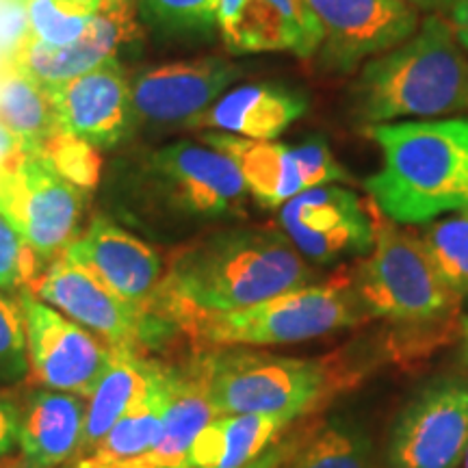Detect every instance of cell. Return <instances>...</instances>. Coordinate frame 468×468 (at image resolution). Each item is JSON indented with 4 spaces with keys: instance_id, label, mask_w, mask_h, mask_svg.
Here are the masks:
<instances>
[{
    "instance_id": "obj_1",
    "label": "cell",
    "mask_w": 468,
    "mask_h": 468,
    "mask_svg": "<svg viewBox=\"0 0 468 468\" xmlns=\"http://www.w3.org/2000/svg\"><path fill=\"white\" fill-rule=\"evenodd\" d=\"M306 259L276 228H230L186 245L169 262L154 313L183 330L313 284Z\"/></svg>"
},
{
    "instance_id": "obj_2",
    "label": "cell",
    "mask_w": 468,
    "mask_h": 468,
    "mask_svg": "<svg viewBox=\"0 0 468 468\" xmlns=\"http://www.w3.org/2000/svg\"><path fill=\"white\" fill-rule=\"evenodd\" d=\"M384 165L365 180L395 224H430L468 210V120L399 122L368 128Z\"/></svg>"
},
{
    "instance_id": "obj_3",
    "label": "cell",
    "mask_w": 468,
    "mask_h": 468,
    "mask_svg": "<svg viewBox=\"0 0 468 468\" xmlns=\"http://www.w3.org/2000/svg\"><path fill=\"white\" fill-rule=\"evenodd\" d=\"M356 102L371 124L466 109L468 61L452 25L430 16L412 37L373 57L356 83Z\"/></svg>"
},
{
    "instance_id": "obj_4",
    "label": "cell",
    "mask_w": 468,
    "mask_h": 468,
    "mask_svg": "<svg viewBox=\"0 0 468 468\" xmlns=\"http://www.w3.org/2000/svg\"><path fill=\"white\" fill-rule=\"evenodd\" d=\"M202 367L215 417L261 414L291 423L317 408L330 390V371L319 360L219 347L202 356Z\"/></svg>"
},
{
    "instance_id": "obj_5",
    "label": "cell",
    "mask_w": 468,
    "mask_h": 468,
    "mask_svg": "<svg viewBox=\"0 0 468 468\" xmlns=\"http://www.w3.org/2000/svg\"><path fill=\"white\" fill-rule=\"evenodd\" d=\"M367 319L354 286L306 284L234 313L191 321L183 330L213 347H267L313 341Z\"/></svg>"
},
{
    "instance_id": "obj_6",
    "label": "cell",
    "mask_w": 468,
    "mask_h": 468,
    "mask_svg": "<svg viewBox=\"0 0 468 468\" xmlns=\"http://www.w3.org/2000/svg\"><path fill=\"white\" fill-rule=\"evenodd\" d=\"M354 292L367 317L397 324H434L449 317L460 300L425 243L393 224L376 226V243L356 271Z\"/></svg>"
},
{
    "instance_id": "obj_7",
    "label": "cell",
    "mask_w": 468,
    "mask_h": 468,
    "mask_svg": "<svg viewBox=\"0 0 468 468\" xmlns=\"http://www.w3.org/2000/svg\"><path fill=\"white\" fill-rule=\"evenodd\" d=\"M83 189L57 172L42 152L11 148L0 156V215L25 237L42 262L76 239Z\"/></svg>"
},
{
    "instance_id": "obj_8",
    "label": "cell",
    "mask_w": 468,
    "mask_h": 468,
    "mask_svg": "<svg viewBox=\"0 0 468 468\" xmlns=\"http://www.w3.org/2000/svg\"><path fill=\"white\" fill-rule=\"evenodd\" d=\"M33 286L35 297L66 313L93 335L102 336L109 347L137 351L144 345L161 341L174 330V325L159 314L122 300L63 251Z\"/></svg>"
},
{
    "instance_id": "obj_9",
    "label": "cell",
    "mask_w": 468,
    "mask_h": 468,
    "mask_svg": "<svg viewBox=\"0 0 468 468\" xmlns=\"http://www.w3.org/2000/svg\"><path fill=\"white\" fill-rule=\"evenodd\" d=\"M144 176L163 207L186 218L241 215L248 197L230 156L207 144L178 142L152 152Z\"/></svg>"
},
{
    "instance_id": "obj_10",
    "label": "cell",
    "mask_w": 468,
    "mask_h": 468,
    "mask_svg": "<svg viewBox=\"0 0 468 468\" xmlns=\"http://www.w3.org/2000/svg\"><path fill=\"white\" fill-rule=\"evenodd\" d=\"M468 447V382L442 378L403 408L386 449V468H458Z\"/></svg>"
},
{
    "instance_id": "obj_11",
    "label": "cell",
    "mask_w": 468,
    "mask_h": 468,
    "mask_svg": "<svg viewBox=\"0 0 468 468\" xmlns=\"http://www.w3.org/2000/svg\"><path fill=\"white\" fill-rule=\"evenodd\" d=\"M27 327L28 365L50 390L90 397L113 358V347L98 341L83 325L25 291L20 295Z\"/></svg>"
},
{
    "instance_id": "obj_12",
    "label": "cell",
    "mask_w": 468,
    "mask_h": 468,
    "mask_svg": "<svg viewBox=\"0 0 468 468\" xmlns=\"http://www.w3.org/2000/svg\"><path fill=\"white\" fill-rule=\"evenodd\" d=\"M280 230L306 261L317 265L365 256L376 243V224L358 193L324 185L280 207Z\"/></svg>"
},
{
    "instance_id": "obj_13",
    "label": "cell",
    "mask_w": 468,
    "mask_h": 468,
    "mask_svg": "<svg viewBox=\"0 0 468 468\" xmlns=\"http://www.w3.org/2000/svg\"><path fill=\"white\" fill-rule=\"evenodd\" d=\"M324 28L321 55L332 69L349 72L414 35L417 9L403 0H306Z\"/></svg>"
},
{
    "instance_id": "obj_14",
    "label": "cell",
    "mask_w": 468,
    "mask_h": 468,
    "mask_svg": "<svg viewBox=\"0 0 468 468\" xmlns=\"http://www.w3.org/2000/svg\"><path fill=\"white\" fill-rule=\"evenodd\" d=\"M137 37V22L131 0H102L91 25L79 39L63 46H50L22 35L11 52V66L44 90H57L76 76L102 66L122 44Z\"/></svg>"
},
{
    "instance_id": "obj_15",
    "label": "cell",
    "mask_w": 468,
    "mask_h": 468,
    "mask_svg": "<svg viewBox=\"0 0 468 468\" xmlns=\"http://www.w3.org/2000/svg\"><path fill=\"white\" fill-rule=\"evenodd\" d=\"M63 254L93 273L122 300L154 313V300L165 269L156 250L142 239L98 215Z\"/></svg>"
},
{
    "instance_id": "obj_16",
    "label": "cell",
    "mask_w": 468,
    "mask_h": 468,
    "mask_svg": "<svg viewBox=\"0 0 468 468\" xmlns=\"http://www.w3.org/2000/svg\"><path fill=\"white\" fill-rule=\"evenodd\" d=\"M241 74V68L221 57L144 69L131 83L133 113L152 124H191Z\"/></svg>"
},
{
    "instance_id": "obj_17",
    "label": "cell",
    "mask_w": 468,
    "mask_h": 468,
    "mask_svg": "<svg viewBox=\"0 0 468 468\" xmlns=\"http://www.w3.org/2000/svg\"><path fill=\"white\" fill-rule=\"evenodd\" d=\"M50 98L58 128L93 148L120 144L134 117L131 83L117 57L50 90Z\"/></svg>"
},
{
    "instance_id": "obj_18",
    "label": "cell",
    "mask_w": 468,
    "mask_h": 468,
    "mask_svg": "<svg viewBox=\"0 0 468 468\" xmlns=\"http://www.w3.org/2000/svg\"><path fill=\"white\" fill-rule=\"evenodd\" d=\"M218 27L228 50L314 55L324 44V28L306 0H219Z\"/></svg>"
},
{
    "instance_id": "obj_19",
    "label": "cell",
    "mask_w": 468,
    "mask_h": 468,
    "mask_svg": "<svg viewBox=\"0 0 468 468\" xmlns=\"http://www.w3.org/2000/svg\"><path fill=\"white\" fill-rule=\"evenodd\" d=\"M306 96L282 85H243L226 91L189 126L218 128L226 134L276 142L306 113Z\"/></svg>"
},
{
    "instance_id": "obj_20",
    "label": "cell",
    "mask_w": 468,
    "mask_h": 468,
    "mask_svg": "<svg viewBox=\"0 0 468 468\" xmlns=\"http://www.w3.org/2000/svg\"><path fill=\"white\" fill-rule=\"evenodd\" d=\"M87 406L83 397L42 390L20 414V468H58L80 452Z\"/></svg>"
},
{
    "instance_id": "obj_21",
    "label": "cell",
    "mask_w": 468,
    "mask_h": 468,
    "mask_svg": "<svg viewBox=\"0 0 468 468\" xmlns=\"http://www.w3.org/2000/svg\"><path fill=\"white\" fill-rule=\"evenodd\" d=\"M215 419L202 358L186 368L167 367L165 408L159 438L131 468H180L197 434Z\"/></svg>"
},
{
    "instance_id": "obj_22",
    "label": "cell",
    "mask_w": 468,
    "mask_h": 468,
    "mask_svg": "<svg viewBox=\"0 0 468 468\" xmlns=\"http://www.w3.org/2000/svg\"><path fill=\"white\" fill-rule=\"evenodd\" d=\"M202 144L224 152L243 176L248 193L265 208H280L291 197L306 191L295 148L278 142L234 137L226 133H207Z\"/></svg>"
},
{
    "instance_id": "obj_23",
    "label": "cell",
    "mask_w": 468,
    "mask_h": 468,
    "mask_svg": "<svg viewBox=\"0 0 468 468\" xmlns=\"http://www.w3.org/2000/svg\"><path fill=\"white\" fill-rule=\"evenodd\" d=\"M159 373L161 365L142 358L137 351L113 347V358L107 373L90 395L83 444L76 455L91 452L109 434L111 427L148 395Z\"/></svg>"
},
{
    "instance_id": "obj_24",
    "label": "cell",
    "mask_w": 468,
    "mask_h": 468,
    "mask_svg": "<svg viewBox=\"0 0 468 468\" xmlns=\"http://www.w3.org/2000/svg\"><path fill=\"white\" fill-rule=\"evenodd\" d=\"M286 419L261 414L215 417L197 434L180 468H243L271 447Z\"/></svg>"
},
{
    "instance_id": "obj_25",
    "label": "cell",
    "mask_w": 468,
    "mask_h": 468,
    "mask_svg": "<svg viewBox=\"0 0 468 468\" xmlns=\"http://www.w3.org/2000/svg\"><path fill=\"white\" fill-rule=\"evenodd\" d=\"M167 367H161L159 378L148 395L126 412L91 452L76 455L74 468H124L137 462L159 438L165 408Z\"/></svg>"
},
{
    "instance_id": "obj_26",
    "label": "cell",
    "mask_w": 468,
    "mask_h": 468,
    "mask_svg": "<svg viewBox=\"0 0 468 468\" xmlns=\"http://www.w3.org/2000/svg\"><path fill=\"white\" fill-rule=\"evenodd\" d=\"M0 131L25 152H39L58 131L50 91L14 66L0 76Z\"/></svg>"
},
{
    "instance_id": "obj_27",
    "label": "cell",
    "mask_w": 468,
    "mask_h": 468,
    "mask_svg": "<svg viewBox=\"0 0 468 468\" xmlns=\"http://www.w3.org/2000/svg\"><path fill=\"white\" fill-rule=\"evenodd\" d=\"M284 468H376V453L365 427L336 417L319 425Z\"/></svg>"
},
{
    "instance_id": "obj_28",
    "label": "cell",
    "mask_w": 468,
    "mask_h": 468,
    "mask_svg": "<svg viewBox=\"0 0 468 468\" xmlns=\"http://www.w3.org/2000/svg\"><path fill=\"white\" fill-rule=\"evenodd\" d=\"M102 0H25L27 35L50 46L80 37L101 9Z\"/></svg>"
},
{
    "instance_id": "obj_29",
    "label": "cell",
    "mask_w": 468,
    "mask_h": 468,
    "mask_svg": "<svg viewBox=\"0 0 468 468\" xmlns=\"http://www.w3.org/2000/svg\"><path fill=\"white\" fill-rule=\"evenodd\" d=\"M420 241L455 295H468V210L427 224Z\"/></svg>"
},
{
    "instance_id": "obj_30",
    "label": "cell",
    "mask_w": 468,
    "mask_h": 468,
    "mask_svg": "<svg viewBox=\"0 0 468 468\" xmlns=\"http://www.w3.org/2000/svg\"><path fill=\"white\" fill-rule=\"evenodd\" d=\"M39 152L55 165L63 178H68L79 189L90 191L98 185V178H101V156L96 154V148L91 144L58 128Z\"/></svg>"
},
{
    "instance_id": "obj_31",
    "label": "cell",
    "mask_w": 468,
    "mask_h": 468,
    "mask_svg": "<svg viewBox=\"0 0 468 468\" xmlns=\"http://www.w3.org/2000/svg\"><path fill=\"white\" fill-rule=\"evenodd\" d=\"M42 265L25 237L0 215V289L16 291L33 284Z\"/></svg>"
},
{
    "instance_id": "obj_32",
    "label": "cell",
    "mask_w": 468,
    "mask_h": 468,
    "mask_svg": "<svg viewBox=\"0 0 468 468\" xmlns=\"http://www.w3.org/2000/svg\"><path fill=\"white\" fill-rule=\"evenodd\" d=\"M28 371L27 327L20 303L0 292V378L20 379Z\"/></svg>"
},
{
    "instance_id": "obj_33",
    "label": "cell",
    "mask_w": 468,
    "mask_h": 468,
    "mask_svg": "<svg viewBox=\"0 0 468 468\" xmlns=\"http://www.w3.org/2000/svg\"><path fill=\"white\" fill-rule=\"evenodd\" d=\"M156 25L172 31H204L218 25L219 0H142Z\"/></svg>"
},
{
    "instance_id": "obj_34",
    "label": "cell",
    "mask_w": 468,
    "mask_h": 468,
    "mask_svg": "<svg viewBox=\"0 0 468 468\" xmlns=\"http://www.w3.org/2000/svg\"><path fill=\"white\" fill-rule=\"evenodd\" d=\"M295 154L297 161H300L306 189L324 185L347 183L349 180V174L345 172L341 163L335 159V154H332L325 139L310 137L308 142L295 145Z\"/></svg>"
},
{
    "instance_id": "obj_35",
    "label": "cell",
    "mask_w": 468,
    "mask_h": 468,
    "mask_svg": "<svg viewBox=\"0 0 468 468\" xmlns=\"http://www.w3.org/2000/svg\"><path fill=\"white\" fill-rule=\"evenodd\" d=\"M20 431V412L7 397L0 395V455H7L17 442Z\"/></svg>"
},
{
    "instance_id": "obj_36",
    "label": "cell",
    "mask_w": 468,
    "mask_h": 468,
    "mask_svg": "<svg viewBox=\"0 0 468 468\" xmlns=\"http://www.w3.org/2000/svg\"><path fill=\"white\" fill-rule=\"evenodd\" d=\"M292 453L291 442H273L271 447L265 449L259 458L251 460L248 466L243 468H284Z\"/></svg>"
},
{
    "instance_id": "obj_37",
    "label": "cell",
    "mask_w": 468,
    "mask_h": 468,
    "mask_svg": "<svg viewBox=\"0 0 468 468\" xmlns=\"http://www.w3.org/2000/svg\"><path fill=\"white\" fill-rule=\"evenodd\" d=\"M452 28L458 44L468 50V0H458L452 7Z\"/></svg>"
},
{
    "instance_id": "obj_38",
    "label": "cell",
    "mask_w": 468,
    "mask_h": 468,
    "mask_svg": "<svg viewBox=\"0 0 468 468\" xmlns=\"http://www.w3.org/2000/svg\"><path fill=\"white\" fill-rule=\"evenodd\" d=\"M403 3L419 9H452L458 0H403Z\"/></svg>"
},
{
    "instance_id": "obj_39",
    "label": "cell",
    "mask_w": 468,
    "mask_h": 468,
    "mask_svg": "<svg viewBox=\"0 0 468 468\" xmlns=\"http://www.w3.org/2000/svg\"><path fill=\"white\" fill-rule=\"evenodd\" d=\"M460 332H462V362L468 367V317H462Z\"/></svg>"
},
{
    "instance_id": "obj_40",
    "label": "cell",
    "mask_w": 468,
    "mask_h": 468,
    "mask_svg": "<svg viewBox=\"0 0 468 468\" xmlns=\"http://www.w3.org/2000/svg\"><path fill=\"white\" fill-rule=\"evenodd\" d=\"M464 468H468V447H466V453H464Z\"/></svg>"
},
{
    "instance_id": "obj_41",
    "label": "cell",
    "mask_w": 468,
    "mask_h": 468,
    "mask_svg": "<svg viewBox=\"0 0 468 468\" xmlns=\"http://www.w3.org/2000/svg\"><path fill=\"white\" fill-rule=\"evenodd\" d=\"M124 468H131V466H124Z\"/></svg>"
}]
</instances>
